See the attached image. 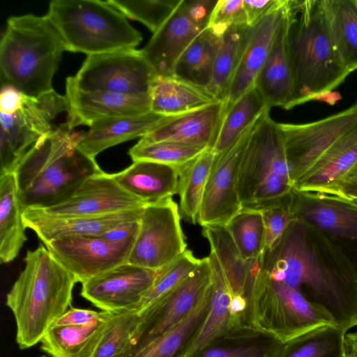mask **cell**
<instances>
[{"mask_svg":"<svg viewBox=\"0 0 357 357\" xmlns=\"http://www.w3.org/2000/svg\"><path fill=\"white\" fill-rule=\"evenodd\" d=\"M208 26L189 13L185 1L181 0L174 13L154 33L142 50L157 75H174L180 56L193 40Z\"/></svg>","mask_w":357,"mask_h":357,"instance_id":"obj_20","label":"cell"},{"mask_svg":"<svg viewBox=\"0 0 357 357\" xmlns=\"http://www.w3.org/2000/svg\"><path fill=\"white\" fill-rule=\"evenodd\" d=\"M225 226L245 259L264 252L265 228L260 211L242 208Z\"/></svg>","mask_w":357,"mask_h":357,"instance_id":"obj_41","label":"cell"},{"mask_svg":"<svg viewBox=\"0 0 357 357\" xmlns=\"http://www.w3.org/2000/svg\"><path fill=\"white\" fill-rule=\"evenodd\" d=\"M291 206L296 220L300 217L310 220L328 232L357 239V211L335 201H318L303 205L291 196Z\"/></svg>","mask_w":357,"mask_h":357,"instance_id":"obj_39","label":"cell"},{"mask_svg":"<svg viewBox=\"0 0 357 357\" xmlns=\"http://www.w3.org/2000/svg\"><path fill=\"white\" fill-rule=\"evenodd\" d=\"M211 269L210 309L198 335L184 357H191L229 330L231 295L220 264L211 251L208 256Z\"/></svg>","mask_w":357,"mask_h":357,"instance_id":"obj_34","label":"cell"},{"mask_svg":"<svg viewBox=\"0 0 357 357\" xmlns=\"http://www.w3.org/2000/svg\"><path fill=\"white\" fill-rule=\"evenodd\" d=\"M217 155L207 149L190 162L178 166L180 214L187 222L195 224L208 179Z\"/></svg>","mask_w":357,"mask_h":357,"instance_id":"obj_37","label":"cell"},{"mask_svg":"<svg viewBox=\"0 0 357 357\" xmlns=\"http://www.w3.org/2000/svg\"><path fill=\"white\" fill-rule=\"evenodd\" d=\"M156 76L142 50L129 49L87 56L76 75L67 79L82 90L151 96Z\"/></svg>","mask_w":357,"mask_h":357,"instance_id":"obj_10","label":"cell"},{"mask_svg":"<svg viewBox=\"0 0 357 357\" xmlns=\"http://www.w3.org/2000/svg\"><path fill=\"white\" fill-rule=\"evenodd\" d=\"M23 102V93L13 86L2 85L0 93V112L11 115L19 111Z\"/></svg>","mask_w":357,"mask_h":357,"instance_id":"obj_52","label":"cell"},{"mask_svg":"<svg viewBox=\"0 0 357 357\" xmlns=\"http://www.w3.org/2000/svg\"><path fill=\"white\" fill-rule=\"evenodd\" d=\"M139 229V220L121 223L100 236L105 239L115 243L135 240Z\"/></svg>","mask_w":357,"mask_h":357,"instance_id":"obj_51","label":"cell"},{"mask_svg":"<svg viewBox=\"0 0 357 357\" xmlns=\"http://www.w3.org/2000/svg\"><path fill=\"white\" fill-rule=\"evenodd\" d=\"M84 132L66 121L40 137L21 159L13 174L23 211L62 203L87 178L103 172L95 158L77 147Z\"/></svg>","mask_w":357,"mask_h":357,"instance_id":"obj_1","label":"cell"},{"mask_svg":"<svg viewBox=\"0 0 357 357\" xmlns=\"http://www.w3.org/2000/svg\"><path fill=\"white\" fill-rule=\"evenodd\" d=\"M109 317L84 325H52L40 348L52 357H92Z\"/></svg>","mask_w":357,"mask_h":357,"instance_id":"obj_32","label":"cell"},{"mask_svg":"<svg viewBox=\"0 0 357 357\" xmlns=\"http://www.w3.org/2000/svg\"><path fill=\"white\" fill-rule=\"evenodd\" d=\"M250 317L253 328L283 343L317 327L335 324L326 310L309 301L301 291L271 280L264 266L254 283Z\"/></svg>","mask_w":357,"mask_h":357,"instance_id":"obj_8","label":"cell"},{"mask_svg":"<svg viewBox=\"0 0 357 357\" xmlns=\"http://www.w3.org/2000/svg\"><path fill=\"white\" fill-rule=\"evenodd\" d=\"M356 162L357 124L330 147L292 190L303 197H317Z\"/></svg>","mask_w":357,"mask_h":357,"instance_id":"obj_27","label":"cell"},{"mask_svg":"<svg viewBox=\"0 0 357 357\" xmlns=\"http://www.w3.org/2000/svg\"><path fill=\"white\" fill-rule=\"evenodd\" d=\"M317 197L337 202L357 199V162Z\"/></svg>","mask_w":357,"mask_h":357,"instance_id":"obj_48","label":"cell"},{"mask_svg":"<svg viewBox=\"0 0 357 357\" xmlns=\"http://www.w3.org/2000/svg\"><path fill=\"white\" fill-rule=\"evenodd\" d=\"M250 26H230L222 36L215 61L212 80L208 90L224 102L247 43Z\"/></svg>","mask_w":357,"mask_h":357,"instance_id":"obj_38","label":"cell"},{"mask_svg":"<svg viewBox=\"0 0 357 357\" xmlns=\"http://www.w3.org/2000/svg\"><path fill=\"white\" fill-rule=\"evenodd\" d=\"M335 51L349 72L357 69V7L354 0H321Z\"/></svg>","mask_w":357,"mask_h":357,"instance_id":"obj_33","label":"cell"},{"mask_svg":"<svg viewBox=\"0 0 357 357\" xmlns=\"http://www.w3.org/2000/svg\"><path fill=\"white\" fill-rule=\"evenodd\" d=\"M168 116L152 111L137 116L105 118L93 122L84 132L78 149L95 158L109 147L144 135L160 125Z\"/></svg>","mask_w":357,"mask_h":357,"instance_id":"obj_25","label":"cell"},{"mask_svg":"<svg viewBox=\"0 0 357 357\" xmlns=\"http://www.w3.org/2000/svg\"><path fill=\"white\" fill-rule=\"evenodd\" d=\"M264 269L274 281L301 291L326 310L346 333L357 315V282H351L327 268L307 242L298 221H294L278 243L264 250Z\"/></svg>","mask_w":357,"mask_h":357,"instance_id":"obj_3","label":"cell"},{"mask_svg":"<svg viewBox=\"0 0 357 357\" xmlns=\"http://www.w3.org/2000/svg\"><path fill=\"white\" fill-rule=\"evenodd\" d=\"M181 0H109L107 2L126 17L144 24L155 33L181 3Z\"/></svg>","mask_w":357,"mask_h":357,"instance_id":"obj_45","label":"cell"},{"mask_svg":"<svg viewBox=\"0 0 357 357\" xmlns=\"http://www.w3.org/2000/svg\"><path fill=\"white\" fill-rule=\"evenodd\" d=\"M285 12L293 81L290 109L331 93L350 73L335 51L321 1L287 0Z\"/></svg>","mask_w":357,"mask_h":357,"instance_id":"obj_2","label":"cell"},{"mask_svg":"<svg viewBox=\"0 0 357 357\" xmlns=\"http://www.w3.org/2000/svg\"><path fill=\"white\" fill-rule=\"evenodd\" d=\"M24 260V267L6 301L15 317L16 342L21 349L40 342L53 323L68 310L77 282L43 245L28 250Z\"/></svg>","mask_w":357,"mask_h":357,"instance_id":"obj_4","label":"cell"},{"mask_svg":"<svg viewBox=\"0 0 357 357\" xmlns=\"http://www.w3.org/2000/svg\"><path fill=\"white\" fill-rule=\"evenodd\" d=\"M221 37L208 26L204 29L178 58L174 76L208 89Z\"/></svg>","mask_w":357,"mask_h":357,"instance_id":"obj_35","label":"cell"},{"mask_svg":"<svg viewBox=\"0 0 357 357\" xmlns=\"http://www.w3.org/2000/svg\"><path fill=\"white\" fill-rule=\"evenodd\" d=\"M284 343L253 327L229 329L191 357H278Z\"/></svg>","mask_w":357,"mask_h":357,"instance_id":"obj_29","label":"cell"},{"mask_svg":"<svg viewBox=\"0 0 357 357\" xmlns=\"http://www.w3.org/2000/svg\"><path fill=\"white\" fill-rule=\"evenodd\" d=\"M255 123L227 151L217 155L199 213L197 222L202 227L211 225H226L242 209L237 192L238 174L250 132Z\"/></svg>","mask_w":357,"mask_h":357,"instance_id":"obj_17","label":"cell"},{"mask_svg":"<svg viewBox=\"0 0 357 357\" xmlns=\"http://www.w3.org/2000/svg\"><path fill=\"white\" fill-rule=\"evenodd\" d=\"M355 326H357V315L356 316V317L354 318L353 322H352V324H351V328Z\"/></svg>","mask_w":357,"mask_h":357,"instance_id":"obj_54","label":"cell"},{"mask_svg":"<svg viewBox=\"0 0 357 357\" xmlns=\"http://www.w3.org/2000/svg\"><path fill=\"white\" fill-rule=\"evenodd\" d=\"M245 24H248L243 0H219L208 26L222 36L230 26Z\"/></svg>","mask_w":357,"mask_h":357,"instance_id":"obj_47","label":"cell"},{"mask_svg":"<svg viewBox=\"0 0 357 357\" xmlns=\"http://www.w3.org/2000/svg\"><path fill=\"white\" fill-rule=\"evenodd\" d=\"M356 280H357V279H356Z\"/></svg>","mask_w":357,"mask_h":357,"instance_id":"obj_57","label":"cell"},{"mask_svg":"<svg viewBox=\"0 0 357 357\" xmlns=\"http://www.w3.org/2000/svg\"><path fill=\"white\" fill-rule=\"evenodd\" d=\"M356 124L357 103L311 123H278L291 169L293 186L330 147Z\"/></svg>","mask_w":357,"mask_h":357,"instance_id":"obj_13","label":"cell"},{"mask_svg":"<svg viewBox=\"0 0 357 357\" xmlns=\"http://www.w3.org/2000/svg\"><path fill=\"white\" fill-rule=\"evenodd\" d=\"M219 101L183 114L168 116L154 130L140 138V143L178 142L205 150L213 149L223 116Z\"/></svg>","mask_w":357,"mask_h":357,"instance_id":"obj_22","label":"cell"},{"mask_svg":"<svg viewBox=\"0 0 357 357\" xmlns=\"http://www.w3.org/2000/svg\"><path fill=\"white\" fill-rule=\"evenodd\" d=\"M135 240L115 243L100 236H68L45 244L52 256L83 283L128 263Z\"/></svg>","mask_w":357,"mask_h":357,"instance_id":"obj_15","label":"cell"},{"mask_svg":"<svg viewBox=\"0 0 357 357\" xmlns=\"http://www.w3.org/2000/svg\"><path fill=\"white\" fill-rule=\"evenodd\" d=\"M202 234L209 242L211 251L216 255L226 278L231 295V320L247 321L251 317L252 289L263 266L264 252L258 257L245 259L225 225H206L203 227Z\"/></svg>","mask_w":357,"mask_h":357,"instance_id":"obj_16","label":"cell"},{"mask_svg":"<svg viewBox=\"0 0 357 357\" xmlns=\"http://www.w3.org/2000/svg\"><path fill=\"white\" fill-rule=\"evenodd\" d=\"M354 2H355V4H356V6L357 7V0H354Z\"/></svg>","mask_w":357,"mask_h":357,"instance_id":"obj_55","label":"cell"},{"mask_svg":"<svg viewBox=\"0 0 357 357\" xmlns=\"http://www.w3.org/2000/svg\"><path fill=\"white\" fill-rule=\"evenodd\" d=\"M266 109L248 139L237 179L242 208L261 211L285 200L293 183L278 123Z\"/></svg>","mask_w":357,"mask_h":357,"instance_id":"obj_6","label":"cell"},{"mask_svg":"<svg viewBox=\"0 0 357 357\" xmlns=\"http://www.w3.org/2000/svg\"><path fill=\"white\" fill-rule=\"evenodd\" d=\"M66 51L87 56L135 49L142 40L127 17L100 0H54L46 14Z\"/></svg>","mask_w":357,"mask_h":357,"instance_id":"obj_7","label":"cell"},{"mask_svg":"<svg viewBox=\"0 0 357 357\" xmlns=\"http://www.w3.org/2000/svg\"><path fill=\"white\" fill-rule=\"evenodd\" d=\"M282 0H243V6L249 26H253L268 13L278 6Z\"/></svg>","mask_w":357,"mask_h":357,"instance_id":"obj_50","label":"cell"},{"mask_svg":"<svg viewBox=\"0 0 357 357\" xmlns=\"http://www.w3.org/2000/svg\"><path fill=\"white\" fill-rule=\"evenodd\" d=\"M211 298L210 282L202 298L187 317L131 357H184L207 317Z\"/></svg>","mask_w":357,"mask_h":357,"instance_id":"obj_30","label":"cell"},{"mask_svg":"<svg viewBox=\"0 0 357 357\" xmlns=\"http://www.w3.org/2000/svg\"><path fill=\"white\" fill-rule=\"evenodd\" d=\"M112 176L123 190L146 204L178 193V166L139 160Z\"/></svg>","mask_w":357,"mask_h":357,"instance_id":"obj_26","label":"cell"},{"mask_svg":"<svg viewBox=\"0 0 357 357\" xmlns=\"http://www.w3.org/2000/svg\"><path fill=\"white\" fill-rule=\"evenodd\" d=\"M110 314L111 312L105 311H95L92 310L71 307L64 314L59 317L52 325H84L97 321L107 319L109 317Z\"/></svg>","mask_w":357,"mask_h":357,"instance_id":"obj_49","label":"cell"},{"mask_svg":"<svg viewBox=\"0 0 357 357\" xmlns=\"http://www.w3.org/2000/svg\"><path fill=\"white\" fill-rule=\"evenodd\" d=\"M211 278L208 257L174 290L139 314V322L126 351L119 357H131L181 322L195 307Z\"/></svg>","mask_w":357,"mask_h":357,"instance_id":"obj_12","label":"cell"},{"mask_svg":"<svg viewBox=\"0 0 357 357\" xmlns=\"http://www.w3.org/2000/svg\"><path fill=\"white\" fill-rule=\"evenodd\" d=\"M23 209L14 174L0 176V260L13 261L26 241Z\"/></svg>","mask_w":357,"mask_h":357,"instance_id":"obj_31","label":"cell"},{"mask_svg":"<svg viewBox=\"0 0 357 357\" xmlns=\"http://www.w3.org/2000/svg\"><path fill=\"white\" fill-rule=\"evenodd\" d=\"M69 111L68 126H89L105 118L137 116L151 112V96H127L102 91H85L66 78V94Z\"/></svg>","mask_w":357,"mask_h":357,"instance_id":"obj_19","label":"cell"},{"mask_svg":"<svg viewBox=\"0 0 357 357\" xmlns=\"http://www.w3.org/2000/svg\"><path fill=\"white\" fill-rule=\"evenodd\" d=\"M345 333L336 324L317 327L284 343L278 357H345Z\"/></svg>","mask_w":357,"mask_h":357,"instance_id":"obj_40","label":"cell"},{"mask_svg":"<svg viewBox=\"0 0 357 357\" xmlns=\"http://www.w3.org/2000/svg\"><path fill=\"white\" fill-rule=\"evenodd\" d=\"M201 259H197L190 250L169 266L160 270V275L145 296L139 314L142 313L170 291L180 285L195 271Z\"/></svg>","mask_w":357,"mask_h":357,"instance_id":"obj_43","label":"cell"},{"mask_svg":"<svg viewBox=\"0 0 357 357\" xmlns=\"http://www.w3.org/2000/svg\"><path fill=\"white\" fill-rule=\"evenodd\" d=\"M64 51V43L47 15L10 17L0 42L1 86L32 97L53 90Z\"/></svg>","mask_w":357,"mask_h":357,"instance_id":"obj_5","label":"cell"},{"mask_svg":"<svg viewBox=\"0 0 357 357\" xmlns=\"http://www.w3.org/2000/svg\"><path fill=\"white\" fill-rule=\"evenodd\" d=\"M41 357H46V356H41Z\"/></svg>","mask_w":357,"mask_h":357,"instance_id":"obj_56","label":"cell"},{"mask_svg":"<svg viewBox=\"0 0 357 357\" xmlns=\"http://www.w3.org/2000/svg\"><path fill=\"white\" fill-rule=\"evenodd\" d=\"M344 349L345 357H357V331L345 333Z\"/></svg>","mask_w":357,"mask_h":357,"instance_id":"obj_53","label":"cell"},{"mask_svg":"<svg viewBox=\"0 0 357 357\" xmlns=\"http://www.w3.org/2000/svg\"><path fill=\"white\" fill-rule=\"evenodd\" d=\"M265 228V251L271 250L289 226L296 220L291 206V193L282 202L260 211Z\"/></svg>","mask_w":357,"mask_h":357,"instance_id":"obj_46","label":"cell"},{"mask_svg":"<svg viewBox=\"0 0 357 357\" xmlns=\"http://www.w3.org/2000/svg\"><path fill=\"white\" fill-rule=\"evenodd\" d=\"M178 204L172 197L146 204L128 263L160 270L187 250Z\"/></svg>","mask_w":357,"mask_h":357,"instance_id":"obj_11","label":"cell"},{"mask_svg":"<svg viewBox=\"0 0 357 357\" xmlns=\"http://www.w3.org/2000/svg\"><path fill=\"white\" fill-rule=\"evenodd\" d=\"M287 31V19L284 6L283 16L275 33L268 56L254 84L270 109L272 107H280L289 109L293 96Z\"/></svg>","mask_w":357,"mask_h":357,"instance_id":"obj_24","label":"cell"},{"mask_svg":"<svg viewBox=\"0 0 357 357\" xmlns=\"http://www.w3.org/2000/svg\"><path fill=\"white\" fill-rule=\"evenodd\" d=\"M268 107L254 85L224 114L212 151L220 155L231 146Z\"/></svg>","mask_w":357,"mask_h":357,"instance_id":"obj_36","label":"cell"},{"mask_svg":"<svg viewBox=\"0 0 357 357\" xmlns=\"http://www.w3.org/2000/svg\"><path fill=\"white\" fill-rule=\"evenodd\" d=\"M160 270L123 264L82 283L81 296L102 311L139 312Z\"/></svg>","mask_w":357,"mask_h":357,"instance_id":"obj_14","label":"cell"},{"mask_svg":"<svg viewBox=\"0 0 357 357\" xmlns=\"http://www.w3.org/2000/svg\"><path fill=\"white\" fill-rule=\"evenodd\" d=\"M68 111L66 96L53 89L37 97L23 94L19 111L11 115L1 113L0 176L13 174L37 141L59 126L54 124L57 117Z\"/></svg>","mask_w":357,"mask_h":357,"instance_id":"obj_9","label":"cell"},{"mask_svg":"<svg viewBox=\"0 0 357 357\" xmlns=\"http://www.w3.org/2000/svg\"><path fill=\"white\" fill-rule=\"evenodd\" d=\"M151 97V110L165 116L183 114L220 101L208 89L174 75H157Z\"/></svg>","mask_w":357,"mask_h":357,"instance_id":"obj_28","label":"cell"},{"mask_svg":"<svg viewBox=\"0 0 357 357\" xmlns=\"http://www.w3.org/2000/svg\"><path fill=\"white\" fill-rule=\"evenodd\" d=\"M205 149L178 142L162 141L153 143L137 142L128 151L133 162L139 160L152 161L172 165H183Z\"/></svg>","mask_w":357,"mask_h":357,"instance_id":"obj_44","label":"cell"},{"mask_svg":"<svg viewBox=\"0 0 357 357\" xmlns=\"http://www.w3.org/2000/svg\"><path fill=\"white\" fill-rule=\"evenodd\" d=\"M144 207L103 215L73 217L54 216L40 208H26L23 211V219L26 228L45 244L68 236H101L121 223L139 220Z\"/></svg>","mask_w":357,"mask_h":357,"instance_id":"obj_21","label":"cell"},{"mask_svg":"<svg viewBox=\"0 0 357 357\" xmlns=\"http://www.w3.org/2000/svg\"><path fill=\"white\" fill-rule=\"evenodd\" d=\"M146 204L123 190L112 174L103 172L87 178L67 200L42 210L54 216H96L139 208Z\"/></svg>","mask_w":357,"mask_h":357,"instance_id":"obj_18","label":"cell"},{"mask_svg":"<svg viewBox=\"0 0 357 357\" xmlns=\"http://www.w3.org/2000/svg\"><path fill=\"white\" fill-rule=\"evenodd\" d=\"M139 320L137 311L112 313L92 357H119L127 349Z\"/></svg>","mask_w":357,"mask_h":357,"instance_id":"obj_42","label":"cell"},{"mask_svg":"<svg viewBox=\"0 0 357 357\" xmlns=\"http://www.w3.org/2000/svg\"><path fill=\"white\" fill-rule=\"evenodd\" d=\"M286 0L250 26L247 43L224 103V114L254 86L284 11Z\"/></svg>","mask_w":357,"mask_h":357,"instance_id":"obj_23","label":"cell"}]
</instances>
